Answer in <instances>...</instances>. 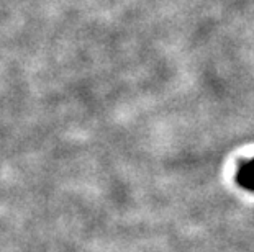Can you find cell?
<instances>
[{
	"mask_svg": "<svg viewBox=\"0 0 254 252\" xmlns=\"http://www.w3.org/2000/svg\"><path fill=\"white\" fill-rule=\"evenodd\" d=\"M238 180L245 189L254 190V159H251L250 162L243 164V167L238 172Z\"/></svg>",
	"mask_w": 254,
	"mask_h": 252,
	"instance_id": "6da1fadb",
	"label": "cell"
}]
</instances>
